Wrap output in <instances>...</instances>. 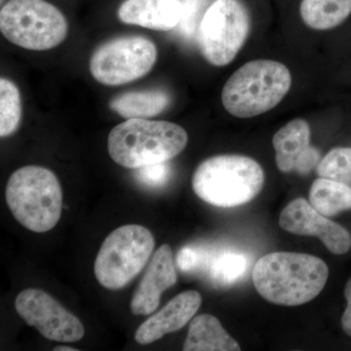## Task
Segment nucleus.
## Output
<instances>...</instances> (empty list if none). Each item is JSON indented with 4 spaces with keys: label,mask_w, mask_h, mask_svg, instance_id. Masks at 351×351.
<instances>
[{
    "label": "nucleus",
    "mask_w": 351,
    "mask_h": 351,
    "mask_svg": "<svg viewBox=\"0 0 351 351\" xmlns=\"http://www.w3.org/2000/svg\"><path fill=\"white\" fill-rule=\"evenodd\" d=\"M329 269L324 261L302 253L274 252L256 263L253 282L263 299L279 306L313 301L324 289Z\"/></svg>",
    "instance_id": "obj_1"
},
{
    "label": "nucleus",
    "mask_w": 351,
    "mask_h": 351,
    "mask_svg": "<svg viewBox=\"0 0 351 351\" xmlns=\"http://www.w3.org/2000/svg\"><path fill=\"white\" fill-rule=\"evenodd\" d=\"M189 142L182 126L163 120L131 119L110 131L108 151L115 163L129 169L168 162Z\"/></svg>",
    "instance_id": "obj_2"
},
{
    "label": "nucleus",
    "mask_w": 351,
    "mask_h": 351,
    "mask_svg": "<svg viewBox=\"0 0 351 351\" xmlns=\"http://www.w3.org/2000/svg\"><path fill=\"white\" fill-rule=\"evenodd\" d=\"M292 86L285 64L272 60H255L243 64L226 82L221 103L237 119H252L271 110Z\"/></svg>",
    "instance_id": "obj_3"
},
{
    "label": "nucleus",
    "mask_w": 351,
    "mask_h": 351,
    "mask_svg": "<svg viewBox=\"0 0 351 351\" xmlns=\"http://www.w3.org/2000/svg\"><path fill=\"white\" fill-rule=\"evenodd\" d=\"M263 182L265 173L255 159L221 154L210 157L196 168L193 189L208 204L232 208L253 200L262 191Z\"/></svg>",
    "instance_id": "obj_4"
},
{
    "label": "nucleus",
    "mask_w": 351,
    "mask_h": 351,
    "mask_svg": "<svg viewBox=\"0 0 351 351\" xmlns=\"http://www.w3.org/2000/svg\"><path fill=\"white\" fill-rule=\"evenodd\" d=\"M5 197L14 218L31 232H49L61 219L63 191L47 168L32 165L16 170L7 182Z\"/></svg>",
    "instance_id": "obj_5"
},
{
    "label": "nucleus",
    "mask_w": 351,
    "mask_h": 351,
    "mask_svg": "<svg viewBox=\"0 0 351 351\" xmlns=\"http://www.w3.org/2000/svg\"><path fill=\"white\" fill-rule=\"evenodd\" d=\"M0 31L19 47L44 51L63 43L69 25L64 14L46 0H9L0 11Z\"/></svg>",
    "instance_id": "obj_6"
},
{
    "label": "nucleus",
    "mask_w": 351,
    "mask_h": 351,
    "mask_svg": "<svg viewBox=\"0 0 351 351\" xmlns=\"http://www.w3.org/2000/svg\"><path fill=\"white\" fill-rule=\"evenodd\" d=\"M154 237L145 226H120L104 240L95 262L97 280L108 290L128 285L144 269L154 248Z\"/></svg>",
    "instance_id": "obj_7"
},
{
    "label": "nucleus",
    "mask_w": 351,
    "mask_h": 351,
    "mask_svg": "<svg viewBox=\"0 0 351 351\" xmlns=\"http://www.w3.org/2000/svg\"><path fill=\"white\" fill-rule=\"evenodd\" d=\"M250 27V15L241 0H215L199 25L203 57L215 66H228L243 47Z\"/></svg>",
    "instance_id": "obj_8"
},
{
    "label": "nucleus",
    "mask_w": 351,
    "mask_h": 351,
    "mask_svg": "<svg viewBox=\"0 0 351 351\" xmlns=\"http://www.w3.org/2000/svg\"><path fill=\"white\" fill-rule=\"evenodd\" d=\"M156 59V46L151 39L120 36L97 48L90 59V73L99 83L117 86L147 75Z\"/></svg>",
    "instance_id": "obj_9"
},
{
    "label": "nucleus",
    "mask_w": 351,
    "mask_h": 351,
    "mask_svg": "<svg viewBox=\"0 0 351 351\" xmlns=\"http://www.w3.org/2000/svg\"><path fill=\"white\" fill-rule=\"evenodd\" d=\"M15 307L29 326L50 341L75 343L84 337L82 321L43 290L22 291L16 298Z\"/></svg>",
    "instance_id": "obj_10"
},
{
    "label": "nucleus",
    "mask_w": 351,
    "mask_h": 351,
    "mask_svg": "<svg viewBox=\"0 0 351 351\" xmlns=\"http://www.w3.org/2000/svg\"><path fill=\"white\" fill-rule=\"evenodd\" d=\"M279 226L293 234L317 237L335 255H343L351 248L350 232L320 214L304 198L291 201L284 208Z\"/></svg>",
    "instance_id": "obj_11"
},
{
    "label": "nucleus",
    "mask_w": 351,
    "mask_h": 351,
    "mask_svg": "<svg viewBox=\"0 0 351 351\" xmlns=\"http://www.w3.org/2000/svg\"><path fill=\"white\" fill-rule=\"evenodd\" d=\"M311 127L298 119L279 129L272 138L277 168L283 173L293 171L306 175L319 163L320 154L311 145Z\"/></svg>",
    "instance_id": "obj_12"
},
{
    "label": "nucleus",
    "mask_w": 351,
    "mask_h": 351,
    "mask_svg": "<svg viewBox=\"0 0 351 351\" xmlns=\"http://www.w3.org/2000/svg\"><path fill=\"white\" fill-rule=\"evenodd\" d=\"M177 282L172 249L164 244L154 253L145 276L132 298L130 308L134 315H149L156 311L161 295Z\"/></svg>",
    "instance_id": "obj_13"
},
{
    "label": "nucleus",
    "mask_w": 351,
    "mask_h": 351,
    "mask_svg": "<svg viewBox=\"0 0 351 351\" xmlns=\"http://www.w3.org/2000/svg\"><path fill=\"white\" fill-rule=\"evenodd\" d=\"M202 298L197 291H186L138 328L135 339L140 345H149L165 335L179 331L197 313Z\"/></svg>",
    "instance_id": "obj_14"
},
{
    "label": "nucleus",
    "mask_w": 351,
    "mask_h": 351,
    "mask_svg": "<svg viewBox=\"0 0 351 351\" xmlns=\"http://www.w3.org/2000/svg\"><path fill=\"white\" fill-rule=\"evenodd\" d=\"M184 14L180 0H125L119 7V18L124 24L168 32L180 24Z\"/></svg>",
    "instance_id": "obj_15"
},
{
    "label": "nucleus",
    "mask_w": 351,
    "mask_h": 351,
    "mask_svg": "<svg viewBox=\"0 0 351 351\" xmlns=\"http://www.w3.org/2000/svg\"><path fill=\"white\" fill-rule=\"evenodd\" d=\"M184 351H237L240 346L221 326L218 318L201 314L189 326Z\"/></svg>",
    "instance_id": "obj_16"
},
{
    "label": "nucleus",
    "mask_w": 351,
    "mask_h": 351,
    "mask_svg": "<svg viewBox=\"0 0 351 351\" xmlns=\"http://www.w3.org/2000/svg\"><path fill=\"white\" fill-rule=\"evenodd\" d=\"M170 103L167 91L149 89L120 94L112 99L110 107L124 119H149L162 113Z\"/></svg>",
    "instance_id": "obj_17"
},
{
    "label": "nucleus",
    "mask_w": 351,
    "mask_h": 351,
    "mask_svg": "<svg viewBox=\"0 0 351 351\" xmlns=\"http://www.w3.org/2000/svg\"><path fill=\"white\" fill-rule=\"evenodd\" d=\"M300 14L306 27L328 31L350 17L351 0H302Z\"/></svg>",
    "instance_id": "obj_18"
},
{
    "label": "nucleus",
    "mask_w": 351,
    "mask_h": 351,
    "mask_svg": "<svg viewBox=\"0 0 351 351\" xmlns=\"http://www.w3.org/2000/svg\"><path fill=\"white\" fill-rule=\"evenodd\" d=\"M309 203L325 217L351 209V186L345 182L318 178L309 189Z\"/></svg>",
    "instance_id": "obj_19"
},
{
    "label": "nucleus",
    "mask_w": 351,
    "mask_h": 351,
    "mask_svg": "<svg viewBox=\"0 0 351 351\" xmlns=\"http://www.w3.org/2000/svg\"><path fill=\"white\" fill-rule=\"evenodd\" d=\"M22 101L19 89L7 78L0 80V137L12 135L19 128Z\"/></svg>",
    "instance_id": "obj_20"
},
{
    "label": "nucleus",
    "mask_w": 351,
    "mask_h": 351,
    "mask_svg": "<svg viewBox=\"0 0 351 351\" xmlns=\"http://www.w3.org/2000/svg\"><path fill=\"white\" fill-rule=\"evenodd\" d=\"M248 265V258L245 254L225 252L212 262L210 277L217 285L230 286L244 276Z\"/></svg>",
    "instance_id": "obj_21"
},
{
    "label": "nucleus",
    "mask_w": 351,
    "mask_h": 351,
    "mask_svg": "<svg viewBox=\"0 0 351 351\" xmlns=\"http://www.w3.org/2000/svg\"><path fill=\"white\" fill-rule=\"evenodd\" d=\"M316 168L321 178L351 184V147L332 149Z\"/></svg>",
    "instance_id": "obj_22"
},
{
    "label": "nucleus",
    "mask_w": 351,
    "mask_h": 351,
    "mask_svg": "<svg viewBox=\"0 0 351 351\" xmlns=\"http://www.w3.org/2000/svg\"><path fill=\"white\" fill-rule=\"evenodd\" d=\"M170 166L167 162L152 164L138 168V179L147 186L159 188L168 182L170 177Z\"/></svg>",
    "instance_id": "obj_23"
},
{
    "label": "nucleus",
    "mask_w": 351,
    "mask_h": 351,
    "mask_svg": "<svg viewBox=\"0 0 351 351\" xmlns=\"http://www.w3.org/2000/svg\"><path fill=\"white\" fill-rule=\"evenodd\" d=\"M206 255L195 247H182L176 257V265L182 271L191 272L200 269L205 263Z\"/></svg>",
    "instance_id": "obj_24"
},
{
    "label": "nucleus",
    "mask_w": 351,
    "mask_h": 351,
    "mask_svg": "<svg viewBox=\"0 0 351 351\" xmlns=\"http://www.w3.org/2000/svg\"><path fill=\"white\" fill-rule=\"evenodd\" d=\"M345 297L348 306L341 317V327L348 336L351 337V278L346 283L345 289Z\"/></svg>",
    "instance_id": "obj_25"
},
{
    "label": "nucleus",
    "mask_w": 351,
    "mask_h": 351,
    "mask_svg": "<svg viewBox=\"0 0 351 351\" xmlns=\"http://www.w3.org/2000/svg\"><path fill=\"white\" fill-rule=\"evenodd\" d=\"M54 351H77L76 348H71V346H56V348L53 350Z\"/></svg>",
    "instance_id": "obj_26"
}]
</instances>
